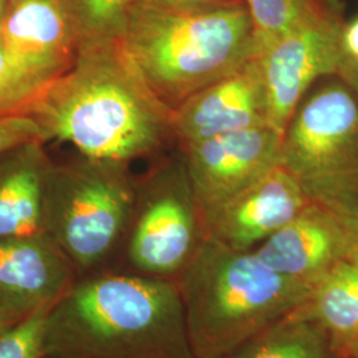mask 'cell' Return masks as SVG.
<instances>
[{
    "label": "cell",
    "mask_w": 358,
    "mask_h": 358,
    "mask_svg": "<svg viewBox=\"0 0 358 358\" xmlns=\"http://www.w3.org/2000/svg\"><path fill=\"white\" fill-rule=\"evenodd\" d=\"M173 113L148 85L121 40L80 48L29 112L48 141L90 159L130 165L174 138Z\"/></svg>",
    "instance_id": "6da1fadb"
},
{
    "label": "cell",
    "mask_w": 358,
    "mask_h": 358,
    "mask_svg": "<svg viewBox=\"0 0 358 358\" xmlns=\"http://www.w3.org/2000/svg\"><path fill=\"white\" fill-rule=\"evenodd\" d=\"M43 358H196L178 284L133 271L80 276L48 312Z\"/></svg>",
    "instance_id": "7a4b0ae2"
},
{
    "label": "cell",
    "mask_w": 358,
    "mask_h": 358,
    "mask_svg": "<svg viewBox=\"0 0 358 358\" xmlns=\"http://www.w3.org/2000/svg\"><path fill=\"white\" fill-rule=\"evenodd\" d=\"M196 358H222L303 307L313 287L268 267L255 251L207 238L177 279Z\"/></svg>",
    "instance_id": "3957f363"
},
{
    "label": "cell",
    "mask_w": 358,
    "mask_h": 358,
    "mask_svg": "<svg viewBox=\"0 0 358 358\" xmlns=\"http://www.w3.org/2000/svg\"><path fill=\"white\" fill-rule=\"evenodd\" d=\"M121 41L173 110L259 55L245 0L192 13L131 8Z\"/></svg>",
    "instance_id": "277c9868"
},
{
    "label": "cell",
    "mask_w": 358,
    "mask_h": 358,
    "mask_svg": "<svg viewBox=\"0 0 358 358\" xmlns=\"http://www.w3.org/2000/svg\"><path fill=\"white\" fill-rule=\"evenodd\" d=\"M137 179L128 165L75 158L52 164L44 192V232L78 276L100 271L125 242Z\"/></svg>",
    "instance_id": "5b68a950"
},
{
    "label": "cell",
    "mask_w": 358,
    "mask_h": 358,
    "mask_svg": "<svg viewBox=\"0 0 358 358\" xmlns=\"http://www.w3.org/2000/svg\"><path fill=\"white\" fill-rule=\"evenodd\" d=\"M207 238L205 213L182 159L137 179L124 242L130 271L177 282Z\"/></svg>",
    "instance_id": "8992f818"
},
{
    "label": "cell",
    "mask_w": 358,
    "mask_h": 358,
    "mask_svg": "<svg viewBox=\"0 0 358 358\" xmlns=\"http://www.w3.org/2000/svg\"><path fill=\"white\" fill-rule=\"evenodd\" d=\"M279 165L308 187L358 174V97L328 77L299 103L284 130Z\"/></svg>",
    "instance_id": "52a82bcc"
},
{
    "label": "cell",
    "mask_w": 358,
    "mask_h": 358,
    "mask_svg": "<svg viewBox=\"0 0 358 358\" xmlns=\"http://www.w3.org/2000/svg\"><path fill=\"white\" fill-rule=\"evenodd\" d=\"M345 26L343 4L257 55L268 96L269 127L282 136L310 87L320 78L336 76Z\"/></svg>",
    "instance_id": "ba28073f"
},
{
    "label": "cell",
    "mask_w": 358,
    "mask_h": 358,
    "mask_svg": "<svg viewBox=\"0 0 358 358\" xmlns=\"http://www.w3.org/2000/svg\"><path fill=\"white\" fill-rule=\"evenodd\" d=\"M280 143V133L260 127L180 146L183 165L203 213L279 165Z\"/></svg>",
    "instance_id": "9c48e42d"
},
{
    "label": "cell",
    "mask_w": 358,
    "mask_h": 358,
    "mask_svg": "<svg viewBox=\"0 0 358 358\" xmlns=\"http://www.w3.org/2000/svg\"><path fill=\"white\" fill-rule=\"evenodd\" d=\"M309 202L300 180L276 165L206 211L207 236L234 250H255Z\"/></svg>",
    "instance_id": "30bf717a"
},
{
    "label": "cell",
    "mask_w": 358,
    "mask_h": 358,
    "mask_svg": "<svg viewBox=\"0 0 358 358\" xmlns=\"http://www.w3.org/2000/svg\"><path fill=\"white\" fill-rule=\"evenodd\" d=\"M260 127H269V108L257 56L194 93L173 113L174 138L180 146Z\"/></svg>",
    "instance_id": "8fae6325"
},
{
    "label": "cell",
    "mask_w": 358,
    "mask_h": 358,
    "mask_svg": "<svg viewBox=\"0 0 358 358\" xmlns=\"http://www.w3.org/2000/svg\"><path fill=\"white\" fill-rule=\"evenodd\" d=\"M78 278L47 234L0 238V307L20 319L53 306Z\"/></svg>",
    "instance_id": "7c38bea8"
},
{
    "label": "cell",
    "mask_w": 358,
    "mask_h": 358,
    "mask_svg": "<svg viewBox=\"0 0 358 358\" xmlns=\"http://www.w3.org/2000/svg\"><path fill=\"white\" fill-rule=\"evenodd\" d=\"M254 251L273 271L313 288L334 266L349 257L343 227L325 207L313 201Z\"/></svg>",
    "instance_id": "4fadbf2b"
},
{
    "label": "cell",
    "mask_w": 358,
    "mask_h": 358,
    "mask_svg": "<svg viewBox=\"0 0 358 358\" xmlns=\"http://www.w3.org/2000/svg\"><path fill=\"white\" fill-rule=\"evenodd\" d=\"M0 40L15 56L53 78L68 71L78 53L65 0H8Z\"/></svg>",
    "instance_id": "5bb4252c"
},
{
    "label": "cell",
    "mask_w": 358,
    "mask_h": 358,
    "mask_svg": "<svg viewBox=\"0 0 358 358\" xmlns=\"http://www.w3.org/2000/svg\"><path fill=\"white\" fill-rule=\"evenodd\" d=\"M52 164L43 142L0 153V238L45 234L44 192Z\"/></svg>",
    "instance_id": "9a60e30c"
},
{
    "label": "cell",
    "mask_w": 358,
    "mask_h": 358,
    "mask_svg": "<svg viewBox=\"0 0 358 358\" xmlns=\"http://www.w3.org/2000/svg\"><path fill=\"white\" fill-rule=\"evenodd\" d=\"M337 358H358V260L344 259L315 287L306 303Z\"/></svg>",
    "instance_id": "2e32d148"
},
{
    "label": "cell",
    "mask_w": 358,
    "mask_h": 358,
    "mask_svg": "<svg viewBox=\"0 0 358 358\" xmlns=\"http://www.w3.org/2000/svg\"><path fill=\"white\" fill-rule=\"evenodd\" d=\"M222 358H337L328 336L306 308H299Z\"/></svg>",
    "instance_id": "e0dca14e"
},
{
    "label": "cell",
    "mask_w": 358,
    "mask_h": 358,
    "mask_svg": "<svg viewBox=\"0 0 358 358\" xmlns=\"http://www.w3.org/2000/svg\"><path fill=\"white\" fill-rule=\"evenodd\" d=\"M255 29L257 50H267L321 13L343 6L340 0H245Z\"/></svg>",
    "instance_id": "ac0fdd59"
},
{
    "label": "cell",
    "mask_w": 358,
    "mask_h": 358,
    "mask_svg": "<svg viewBox=\"0 0 358 358\" xmlns=\"http://www.w3.org/2000/svg\"><path fill=\"white\" fill-rule=\"evenodd\" d=\"M134 0H65L78 50L121 40Z\"/></svg>",
    "instance_id": "d6986e66"
},
{
    "label": "cell",
    "mask_w": 358,
    "mask_h": 358,
    "mask_svg": "<svg viewBox=\"0 0 358 358\" xmlns=\"http://www.w3.org/2000/svg\"><path fill=\"white\" fill-rule=\"evenodd\" d=\"M55 80L15 56L0 40V117L29 115Z\"/></svg>",
    "instance_id": "ffe728a7"
},
{
    "label": "cell",
    "mask_w": 358,
    "mask_h": 358,
    "mask_svg": "<svg viewBox=\"0 0 358 358\" xmlns=\"http://www.w3.org/2000/svg\"><path fill=\"white\" fill-rule=\"evenodd\" d=\"M306 192L337 219L345 232L349 259L358 260V174L308 187Z\"/></svg>",
    "instance_id": "44dd1931"
},
{
    "label": "cell",
    "mask_w": 358,
    "mask_h": 358,
    "mask_svg": "<svg viewBox=\"0 0 358 358\" xmlns=\"http://www.w3.org/2000/svg\"><path fill=\"white\" fill-rule=\"evenodd\" d=\"M41 308L0 336V358H43L44 325L51 310Z\"/></svg>",
    "instance_id": "7402d4cb"
},
{
    "label": "cell",
    "mask_w": 358,
    "mask_h": 358,
    "mask_svg": "<svg viewBox=\"0 0 358 358\" xmlns=\"http://www.w3.org/2000/svg\"><path fill=\"white\" fill-rule=\"evenodd\" d=\"M29 142L48 143L38 121L28 115L0 117V153Z\"/></svg>",
    "instance_id": "603a6c76"
},
{
    "label": "cell",
    "mask_w": 358,
    "mask_h": 358,
    "mask_svg": "<svg viewBox=\"0 0 358 358\" xmlns=\"http://www.w3.org/2000/svg\"><path fill=\"white\" fill-rule=\"evenodd\" d=\"M336 76L343 80L358 97V16L346 22L343 51Z\"/></svg>",
    "instance_id": "cb8c5ba5"
},
{
    "label": "cell",
    "mask_w": 358,
    "mask_h": 358,
    "mask_svg": "<svg viewBox=\"0 0 358 358\" xmlns=\"http://www.w3.org/2000/svg\"><path fill=\"white\" fill-rule=\"evenodd\" d=\"M244 0H134L131 8H148L173 13H192L222 7Z\"/></svg>",
    "instance_id": "d4e9b609"
},
{
    "label": "cell",
    "mask_w": 358,
    "mask_h": 358,
    "mask_svg": "<svg viewBox=\"0 0 358 358\" xmlns=\"http://www.w3.org/2000/svg\"><path fill=\"white\" fill-rule=\"evenodd\" d=\"M23 320L19 316L13 315L10 310L0 307V336L4 332H7L13 325H16L19 321Z\"/></svg>",
    "instance_id": "484cf974"
},
{
    "label": "cell",
    "mask_w": 358,
    "mask_h": 358,
    "mask_svg": "<svg viewBox=\"0 0 358 358\" xmlns=\"http://www.w3.org/2000/svg\"><path fill=\"white\" fill-rule=\"evenodd\" d=\"M7 4H8V0H0V27H1V22H3V17L6 13Z\"/></svg>",
    "instance_id": "4316f807"
}]
</instances>
